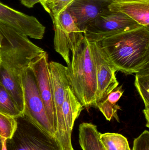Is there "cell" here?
I'll return each instance as SVG.
<instances>
[{"mask_svg":"<svg viewBox=\"0 0 149 150\" xmlns=\"http://www.w3.org/2000/svg\"><path fill=\"white\" fill-rule=\"evenodd\" d=\"M117 71L136 74L149 68V27L141 26L120 33L100 42Z\"/></svg>","mask_w":149,"mask_h":150,"instance_id":"obj_1","label":"cell"},{"mask_svg":"<svg viewBox=\"0 0 149 150\" xmlns=\"http://www.w3.org/2000/svg\"><path fill=\"white\" fill-rule=\"evenodd\" d=\"M66 76L70 87L84 107L94 108L97 91L95 60L90 43L85 37L72 54L66 67Z\"/></svg>","mask_w":149,"mask_h":150,"instance_id":"obj_2","label":"cell"},{"mask_svg":"<svg viewBox=\"0 0 149 150\" xmlns=\"http://www.w3.org/2000/svg\"><path fill=\"white\" fill-rule=\"evenodd\" d=\"M3 37L0 47L1 65L18 75L44 50L34 45L28 37L0 22Z\"/></svg>","mask_w":149,"mask_h":150,"instance_id":"obj_3","label":"cell"},{"mask_svg":"<svg viewBox=\"0 0 149 150\" xmlns=\"http://www.w3.org/2000/svg\"><path fill=\"white\" fill-rule=\"evenodd\" d=\"M17 128L5 140L7 150H62L55 137L38 127L25 116L16 118Z\"/></svg>","mask_w":149,"mask_h":150,"instance_id":"obj_4","label":"cell"},{"mask_svg":"<svg viewBox=\"0 0 149 150\" xmlns=\"http://www.w3.org/2000/svg\"><path fill=\"white\" fill-rule=\"evenodd\" d=\"M21 79L23 93L24 116L41 129L55 137V132L47 116L35 76L29 66L22 70Z\"/></svg>","mask_w":149,"mask_h":150,"instance_id":"obj_5","label":"cell"},{"mask_svg":"<svg viewBox=\"0 0 149 150\" xmlns=\"http://www.w3.org/2000/svg\"><path fill=\"white\" fill-rule=\"evenodd\" d=\"M140 26L125 14L108 9L90 23L83 33L89 42H100L108 37Z\"/></svg>","mask_w":149,"mask_h":150,"instance_id":"obj_6","label":"cell"},{"mask_svg":"<svg viewBox=\"0 0 149 150\" xmlns=\"http://www.w3.org/2000/svg\"><path fill=\"white\" fill-rule=\"evenodd\" d=\"M96 68L97 91L94 108L119 86L115 76L117 70L107 57L100 42H90Z\"/></svg>","mask_w":149,"mask_h":150,"instance_id":"obj_7","label":"cell"},{"mask_svg":"<svg viewBox=\"0 0 149 150\" xmlns=\"http://www.w3.org/2000/svg\"><path fill=\"white\" fill-rule=\"evenodd\" d=\"M29 66L35 76L38 89L43 102L47 116L56 134L57 123L47 52L44 51L33 59Z\"/></svg>","mask_w":149,"mask_h":150,"instance_id":"obj_8","label":"cell"},{"mask_svg":"<svg viewBox=\"0 0 149 150\" xmlns=\"http://www.w3.org/2000/svg\"><path fill=\"white\" fill-rule=\"evenodd\" d=\"M0 22L31 38L42 39L45 32V27L36 17L13 9L1 2Z\"/></svg>","mask_w":149,"mask_h":150,"instance_id":"obj_9","label":"cell"},{"mask_svg":"<svg viewBox=\"0 0 149 150\" xmlns=\"http://www.w3.org/2000/svg\"><path fill=\"white\" fill-rule=\"evenodd\" d=\"M49 67L57 123V131L55 135L57 139L63 129L62 108L65 90L70 86L66 76V67L58 62H49Z\"/></svg>","mask_w":149,"mask_h":150,"instance_id":"obj_10","label":"cell"},{"mask_svg":"<svg viewBox=\"0 0 149 150\" xmlns=\"http://www.w3.org/2000/svg\"><path fill=\"white\" fill-rule=\"evenodd\" d=\"M112 2V0H73L66 10L84 33L90 23L109 9L108 6Z\"/></svg>","mask_w":149,"mask_h":150,"instance_id":"obj_11","label":"cell"},{"mask_svg":"<svg viewBox=\"0 0 149 150\" xmlns=\"http://www.w3.org/2000/svg\"><path fill=\"white\" fill-rule=\"evenodd\" d=\"M108 8L111 11L125 14L140 25L149 26V0L113 1Z\"/></svg>","mask_w":149,"mask_h":150,"instance_id":"obj_12","label":"cell"},{"mask_svg":"<svg viewBox=\"0 0 149 150\" xmlns=\"http://www.w3.org/2000/svg\"><path fill=\"white\" fill-rule=\"evenodd\" d=\"M0 83L10 94L19 111L24 115V105L21 75L16 74L1 65Z\"/></svg>","mask_w":149,"mask_h":150,"instance_id":"obj_13","label":"cell"},{"mask_svg":"<svg viewBox=\"0 0 149 150\" xmlns=\"http://www.w3.org/2000/svg\"><path fill=\"white\" fill-rule=\"evenodd\" d=\"M96 125L83 122L79 127V142L82 150H105Z\"/></svg>","mask_w":149,"mask_h":150,"instance_id":"obj_14","label":"cell"},{"mask_svg":"<svg viewBox=\"0 0 149 150\" xmlns=\"http://www.w3.org/2000/svg\"><path fill=\"white\" fill-rule=\"evenodd\" d=\"M124 91L122 86H118L104 99L97 104L96 108H99L107 120L111 121L113 118H115L117 122H120L117 112L118 110H120L121 108L117 103Z\"/></svg>","mask_w":149,"mask_h":150,"instance_id":"obj_15","label":"cell"},{"mask_svg":"<svg viewBox=\"0 0 149 150\" xmlns=\"http://www.w3.org/2000/svg\"><path fill=\"white\" fill-rule=\"evenodd\" d=\"M134 85L144 103L143 113L146 121V126L149 127V68L136 73Z\"/></svg>","mask_w":149,"mask_h":150,"instance_id":"obj_16","label":"cell"},{"mask_svg":"<svg viewBox=\"0 0 149 150\" xmlns=\"http://www.w3.org/2000/svg\"><path fill=\"white\" fill-rule=\"evenodd\" d=\"M99 138L105 150H132L127 138L121 134L101 133Z\"/></svg>","mask_w":149,"mask_h":150,"instance_id":"obj_17","label":"cell"},{"mask_svg":"<svg viewBox=\"0 0 149 150\" xmlns=\"http://www.w3.org/2000/svg\"><path fill=\"white\" fill-rule=\"evenodd\" d=\"M0 113L14 117L24 116L19 111L10 94L0 83Z\"/></svg>","mask_w":149,"mask_h":150,"instance_id":"obj_18","label":"cell"},{"mask_svg":"<svg viewBox=\"0 0 149 150\" xmlns=\"http://www.w3.org/2000/svg\"><path fill=\"white\" fill-rule=\"evenodd\" d=\"M52 19L53 25L57 26L64 32L67 33L83 32L77 26L73 18L66 9Z\"/></svg>","mask_w":149,"mask_h":150,"instance_id":"obj_19","label":"cell"},{"mask_svg":"<svg viewBox=\"0 0 149 150\" xmlns=\"http://www.w3.org/2000/svg\"><path fill=\"white\" fill-rule=\"evenodd\" d=\"M73 0H41L40 3L52 17H56L66 9Z\"/></svg>","mask_w":149,"mask_h":150,"instance_id":"obj_20","label":"cell"},{"mask_svg":"<svg viewBox=\"0 0 149 150\" xmlns=\"http://www.w3.org/2000/svg\"><path fill=\"white\" fill-rule=\"evenodd\" d=\"M17 128V121L14 117L0 113V136L5 139L10 138Z\"/></svg>","mask_w":149,"mask_h":150,"instance_id":"obj_21","label":"cell"},{"mask_svg":"<svg viewBox=\"0 0 149 150\" xmlns=\"http://www.w3.org/2000/svg\"><path fill=\"white\" fill-rule=\"evenodd\" d=\"M132 150H149V132L145 130L134 140Z\"/></svg>","mask_w":149,"mask_h":150,"instance_id":"obj_22","label":"cell"},{"mask_svg":"<svg viewBox=\"0 0 149 150\" xmlns=\"http://www.w3.org/2000/svg\"><path fill=\"white\" fill-rule=\"evenodd\" d=\"M22 4L27 8H33L34 5L40 3L41 0H20Z\"/></svg>","mask_w":149,"mask_h":150,"instance_id":"obj_23","label":"cell"},{"mask_svg":"<svg viewBox=\"0 0 149 150\" xmlns=\"http://www.w3.org/2000/svg\"><path fill=\"white\" fill-rule=\"evenodd\" d=\"M5 139L3 138L2 137L0 136V150H3V143Z\"/></svg>","mask_w":149,"mask_h":150,"instance_id":"obj_24","label":"cell"},{"mask_svg":"<svg viewBox=\"0 0 149 150\" xmlns=\"http://www.w3.org/2000/svg\"><path fill=\"white\" fill-rule=\"evenodd\" d=\"M3 39V37L2 34L0 33V47H1V45L2 41Z\"/></svg>","mask_w":149,"mask_h":150,"instance_id":"obj_25","label":"cell"},{"mask_svg":"<svg viewBox=\"0 0 149 150\" xmlns=\"http://www.w3.org/2000/svg\"><path fill=\"white\" fill-rule=\"evenodd\" d=\"M6 140V139H5ZM5 140L4 141V143H3V150H6V145H5Z\"/></svg>","mask_w":149,"mask_h":150,"instance_id":"obj_26","label":"cell"},{"mask_svg":"<svg viewBox=\"0 0 149 150\" xmlns=\"http://www.w3.org/2000/svg\"><path fill=\"white\" fill-rule=\"evenodd\" d=\"M113 1H128V0H112Z\"/></svg>","mask_w":149,"mask_h":150,"instance_id":"obj_27","label":"cell"},{"mask_svg":"<svg viewBox=\"0 0 149 150\" xmlns=\"http://www.w3.org/2000/svg\"><path fill=\"white\" fill-rule=\"evenodd\" d=\"M1 58H0V67H1Z\"/></svg>","mask_w":149,"mask_h":150,"instance_id":"obj_28","label":"cell"}]
</instances>
